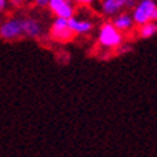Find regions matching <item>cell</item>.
<instances>
[{"label": "cell", "mask_w": 157, "mask_h": 157, "mask_svg": "<svg viewBox=\"0 0 157 157\" xmlns=\"http://www.w3.org/2000/svg\"><path fill=\"white\" fill-rule=\"evenodd\" d=\"M133 20L137 25H144L148 22H156L157 20V5L153 0H141L133 12Z\"/></svg>", "instance_id": "6da1fadb"}, {"label": "cell", "mask_w": 157, "mask_h": 157, "mask_svg": "<svg viewBox=\"0 0 157 157\" xmlns=\"http://www.w3.org/2000/svg\"><path fill=\"white\" fill-rule=\"evenodd\" d=\"M134 0H104L102 2V12L107 16H114L125 7H133Z\"/></svg>", "instance_id": "8992f818"}, {"label": "cell", "mask_w": 157, "mask_h": 157, "mask_svg": "<svg viewBox=\"0 0 157 157\" xmlns=\"http://www.w3.org/2000/svg\"><path fill=\"white\" fill-rule=\"evenodd\" d=\"M12 3H13V5H16V6H20V5H22V0H12Z\"/></svg>", "instance_id": "5bb4252c"}, {"label": "cell", "mask_w": 157, "mask_h": 157, "mask_svg": "<svg viewBox=\"0 0 157 157\" xmlns=\"http://www.w3.org/2000/svg\"><path fill=\"white\" fill-rule=\"evenodd\" d=\"M115 28L118 29L120 32H125V30H130V29L134 26V20H133V16L128 13H121V14H117V17L114 19L113 22Z\"/></svg>", "instance_id": "9c48e42d"}, {"label": "cell", "mask_w": 157, "mask_h": 157, "mask_svg": "<svg viewBox=\"0 0 157 157\" xmlns=\"http://www.w3.org/2000/svg\"><path fill=\"white\" fill-rule=\"evenodd\" d=\"M23 36V19L12 17L0 25V38L5 40H16Z\"/></svg>", "instance_id": "3957f363"}, {"label": "cell", "mask_w": 157, "mask_h": 157, "mask_svg": "<svg viewBox=\"0 0 157 157\" xmlns=\"http://www.w3.org/2000/svg\"><path fill=\"white\" fill-rule=\"evenodd\" d=\"M98 43H100L101 46L108 48V49L118 48L120 45L123 43V35H121V32L113 23H104L100 29Z\"/></svg>", "instance_id": "7a4b0ae2"}, {"label": "cell", "mask_w": 157, "mask_h": 157, "mask_svg": "<svg viewBox=\"0 0 157 157\" xmlns=\"http://www.w3.org/2000/svg\"><path fill=\"white\" fill-rule=\"evenodd\" d=\"M6 6H7V0H0V13L6 9Z\"/></svg>", "instance_id": "4fadbf2b"}, {"label": "cell", "mask_w": 157, "mask_h": 157, "mask_svg": "<svg viewBox=\"0 0 157 157\" xmlns=\"http://www.w3.org/2000/svg\"><path fill=\"white\" fill-rule=\"evenodd\" d=\"M42 33V26L36 19H23V35L29 38H38Z\"/></svg>", "instance_id": "ba28073f"}, {"label": "cell", "mask_w": 157, "mask_h": 157, "mask_svg": "<svg viewBox=\"0 0 157 157\" xmlns=\"http://www.w3.org/2000/svg\"><path fill=\"white\" fill-rule=\"evenodd\" d=\"M68 25L69 28L72 29V32L75 35H85V33H90L92 30V22L91 20H86V19H78L75 16H72L68 19Z\"/></svg>", "instance_id": "52a82bcc"}, {"label": "cell", "mask_w": 157, "mask_h": 157, "mask_svg": "<svg viewBox=\"0 0 157 157\" xmlns=\"http://www.w3.org/2000/svg\"><path fill=\"white\" fill-rule=\"evenodd\" d=\"M157 33V23L154 22H148L140 26V36L141 38H151Z\"/></svg>", "instance_id": "30bf717a"}, {"label": "cell", "mask_w": 157, "mask_h": 157, "mask_svg": "<svg viewBox=\"0 0 157 157\" xmlns=\"http://www.w3.org/2000/svg\"><path fill=\"white\" fill-rule=\"evenodd\" d=\"M33 2H35V5L39 6V7H45L49 3V0H33Z\"/></svg>", "instance_id": "8fae6325"}, {"label": "cell", "mask_w": 157, "mask_h": 157, "mask_svg": "<svg viewBox=\"0 0 157 157\" xmlns=\"http://www.w3.org/2000/svg\"><path fill=\"white\" fill-rule=\"evenodd\" d=\"M48 7L56 17L69 19L75 14V6L72 0H49Z\"/></svg>", "instance_id": "5b68a950"}, {"label": "cell", "mask_w": 157, "mask_h": 157, "mask_svg": "<svg viewBox=\"0 0 157 157\" xmlns=\"http://www.w3.org/2000/svg\"><path fill=\"white\" fill-rule=\"evenodd\" d=\"M49 35H51V38L58 40V42H69L75 36V33L72 32V29L68 25V19H65V17H56L53 20Z\"/></svg>", "instance_id": "277c9868"}, {"label": "cell", "mask_w": 157, "mask_h": 157, "mask_svg": "<svg viewBox=\"0 0 157 157\" xmlns=\"http://www.w3.org/2000/svg\"><path fill=\"white\" fill-rule=\"evenodd\" d=\"M72 2H75L78 5H91L94 0H72Z\"/></svg>", "instance_id": "7c38bea8"}]
</instances>
